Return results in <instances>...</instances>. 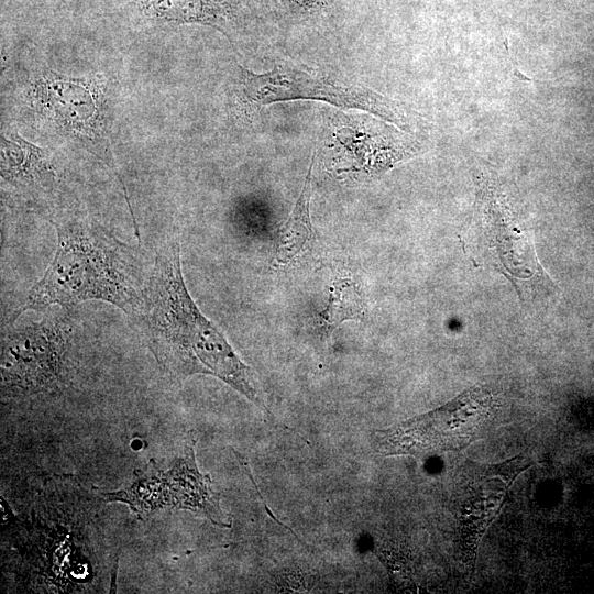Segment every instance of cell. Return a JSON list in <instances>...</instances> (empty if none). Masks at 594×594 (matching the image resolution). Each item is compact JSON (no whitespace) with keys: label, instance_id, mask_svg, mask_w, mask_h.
<instances>
[{"label":"cell","instance_id":"277c9868","mask_svg":"<svg viewBox=\"0 0 594 594\" xmlns=\"http://www.w3.org/2000/svg\"><path fill=\"white\" fill-rule=\"evenodd\" d=\"M499 407L486 387H472L446 405L389 428L372 432V446L382 455L418 459L459 451L483 436Z\"/></svg>","mask_w":594,"mask_h":594},{"label":"cell","instance_id":"ba28073f","mask_svg":"<svg viewBox=\"0 0 594 594\" xmlns=\"http://www.w3.org/2000/svg\"><path fill=\"white\" fill-rule=\"evenodd\" d=\"M479 215L481 218L480 244L486 261L510 280L543 284L547 275L535 257L527 229L512 209L506 196L494 184L482 179L477 189Z\"/></svg>","mask_w":594,"mask_h":594},{"label":"cell","instance_id":"5b68a950","mask_svg":"<svg viewBox=\"0 0 594 594\" xmlns=\"http://www.w3.org/2000/svg\"><path fill=\"white\" fill-rule=\"evenodd\" d=\"M72 327L57 316L18 327L2 338V389L31 395L56 388L67 369Z\"/></svg>","mask_w":594,"mask_h":594},{"label":"cell","instance_id":"8fae6325","mask_svg":"<svg viewBox=\"0 0 594 594\" xmlns=\"http://www.w3.org/2000/svg\"><path fill=\"white\" fill-rule=\"evenodd\" d=\"M145 16L155 21L209 25L228 36L226 25L233 20L227 0H135Z\"/></svg>","mask_w":594,"mask_h":594},{"label":"cell","instance_id":"30bf717a","mask_svg":"<svg viewBox=\"0 0 594 594\" xmlns=\"http://www.w3.org/2000/svg\"><path fill=\"white\" fill-rule=\"evenodd\" d=\"M1 177L29 194L47 193L57 182V172L47 151L11 133L1 139Z\"/></svg>","mask_w":594,"mask_h":594},{"label":"cell","instance_id":"9c48e42d","mask_svg":"<svg viewBox=\"0 0 594 594\" xmlns=\"http://www.w3.org/2000/svg\"><path fill=\"white\" fill-rule=\"evenodd\" d=\"M172 487L166 505L185 508L207 517L221 527H230L219 506V495L212 490L210 476L201 474L195 462L194 442L186 446L173 468L162 472Z\"/></svg>","mask_w":594,"mask_h":594},{"label":"cell","instance_id":"52a82bcc","mask_svg":"<svg viewBox=\"0 0 594 594\" xmlns=\"http://www.w3.org/2000/svg\"><path fill=\"white\" fill-rule=\"evenodd\" d=\"M37 110L59 129L90 144L123 185L113 161L100 147L103 139L102 86L92 78H74L48 70L33 86Z\"/></svg>","mask_w":594,"mask_h":594},{"label":"cell","instance_id":"6da1fadb","mask_svg":"<svg viewBox=\"0 0 594 594\" xmlns=\"http://www.w3.org/2000/svg\"><path fill=\"white\" fill-rule=\"evenodd\" d=\"M135 320L160 367L174 382L211 375L272 416L252 369L193 300L182 272L177 233L157 250L146 306Z\"/></svg>","mask_w":594,"mask_h":594},{"label":"cell","instance_id":"8992f818","mask_svg":"<svg viewBox=\"0 0 594 594\" xmlns=\"http://www.w3.org/2000/svg\"><path fill=\"white\" fill-rule=\"evenodd\" d=\"M530 463L517 455L497 464L469 462L454 494L457 554L472 570L480 541L498 514L514 480Z\"/></svg>","mask_w":594,"mask_h":594},{"label":"cell","instance_id":"7a4b0ae2","mask_svg":"<svg viewBox=\"0 0 594 594\" xmlns=\"http://www.w3.org/2000/svg\"><path fill=\"white\" fill-rule=\"evenodd\" d=\"M53 223L57 238L54 257L16 316L53 305L101 300L136 319L146 306L151 275L139 252L91 219L59 218Z\"/></svg>","mask_w":594,"mask_h":594},{"label":"cell","instance_id":"9a60e30c","mask_svg":"<svg viewBox=\"0 0 594 594\" xmlns=\"http://www.w3.org/2000/svg\"><path fill=\"white\" fill-rule=\"evenodd\" d=\"M132 447L134 450H140L142 447V442L140 440H136L132 443Z\"/></svg>","mask_w":594,"mask_h":594},{"label":"cell","instance_id":"4fadbf2b","mask_svg":"<svg viewBox=\"0 0 594 594\" xmlns=\"http://www.w3.org/2000/svg\"><path fill=\"white\" fill-rule=\"evenodd\" d=\"M364 299L358 285L342 278L333 283L327 308L318 316L320 331L330 337L343 321L359 319L364 312Z\"/></svg>","mask_w":594,"mask_h":594},{"label":"cell","instance_id":"7c38bea8","mask_svg":"<svg viewBox=\"0 0 594 594\" xmlns=\"http://www.w3.org/2000/svg\"><path fill=\"white\" fill-rule=\"evenodd\" d=\"M314 163L315 152L294 209L278 231L277 245L273 261L277 267L286 266L294 262L310 246L314 234L309 213Z\"/></svg>","mask_w":594,"mask_h":594},{"label":"cell","instance_id":"5bb4252c","mask_svg":"<svg viewBox=\"0 0 594 594\" xmlns=\"http://www.w3.org/2000/svg\"><path fill=\"white\" fill-rule=\"evenodd\" d=\"M282 9L296 16H310L321 12L326 6V0H274Z\"/></svg>","mask_w":594,"mask_h":594},{"label":"cell","instance_id":"3957f363","mask_svg":"<svg viewBox=\"0 0 594 594\" xmlns=\"http://www.w3.org/2000/svg\"><path fill=\"white\" fill-rule=\"evenodd\" d=\"M234 89V108L251 117L262 107L298 99L323 101L345 109L372 113L399 129L409 131V121L402 108L387 97L369 88L339 82L316 70L277 65L256 74L240 64Z\"/></svg>","mask_w":594,"mask_h":594}]
</instances>
